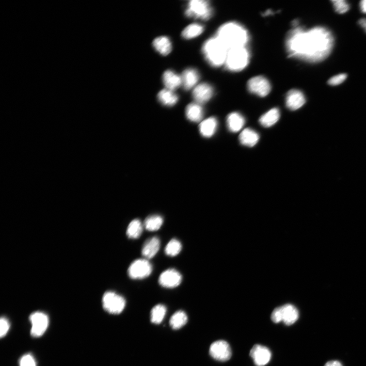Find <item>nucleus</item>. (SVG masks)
Returning a JSON list of instances; mask_svg holds the SVG:
<instances>
[{
  "label": "nucleus",
  "instance_id": "f8f14e48",
  "mask_svg": "<svg viewBox=\"0 0 366 366\" xmlns=\"http://www.w3.org/2000/svg\"><path fill=\"white\" fill-rule=\"evenodd\" d=\"M250 356L257 366H264L271 360V353L270 350L261 345L256 344L250 351Z\"/></svg>",
  "mask_w": 366,
  "mask_h": 366
},
{
  "label": "nucleus",
  "instance_id": "423d86ee",
  "mask_svg": "<svg viewBox=\"0 0 366 366\" xmlns=\"http://www.w3.org/2000/svg\"><path fill=\"white\" fill-rule=\"evenodd\" d=\"M103 307L108 312L118 315L126 306V300L122 296L114 291H107L102 298Z\"/></svg>",
  "mask_w": 366,
  "mask_h": 366
},
{
  "label": "nucleus",
  "instance_id": "39448f33",
  "mask_svg": "<svg viewBox=\"0 0 366 366\" xmlns=\"http://www.w3.org/2000/svg\"><path fill=\"white\" fill-rule=\"evenodd\" d=\"M212 8L205 0H192L188 3L185 15L190 17L208 19L211 16Z\"/></svg>",
  "mask_w": 366,
  "mask_h": 366
},
{
  "label": "nucleus",
  "instance_id": "473e14b6",
  "mask_svg": "<svg viewBox=\"0 0 366 366\" xmlns=\"http://www.w3.org/2000/svg\"><path fill=\"white\" fill-rule=\"evenodd\" d=\"M19 366H36V364L32 355L28 354L21 358Z\"/></svg>",
  "mask_w": 366,
  "mask_h": 366
},
{
  "label": "nucleus",
  "instance_id": "0eeeda50",
  "mask_svg": "<svg viewBox=\"0 0 366 366\" xmlns=\"http://www.w3.org/2000/svg\"><path fill=\"white\" fill-rule=\"evenodd\" d=\"M152 266L146 259H138L131 264L128 269L129 277L134 280L143 279L152 272Z\"/></svg>",
  "mask_w": 366,
  "mask_h": 366
},
{
  "label": "nucleus",
  "instance_id": "393cba45",
  "mask_svg": "<svg viewBox=\"0 0 366 366\" xmlns=\"http://www.w3.org/2000/svg\"><path fill=\"white\" fill-rule=\"evenodd\" d=\"M158 99L163 105L172 107L178 101V96L173 91L166 89L159 93Z\"/></svg>",
  "mask_w": 366,
  "mask_h": 366
},
{
  "label": "nucleus",
  "instance_id": "bb28decb",
  "mask_svg": "<svg viewBox=\"0 0 366 366\" xmlns=\"http://www.w3.org/2000/svg\"><path fill=\"white\" fill-rule=\"evenodd\" d=\"M143 225L139 219H134L129 223L127 235L129 239H137L139 238L143 233Z\"/></svg>",
  "mask_w": 366,
  "mask_h": 366
},
{
  "label": "nucleus",
  "instance_id": "f3484780",
  "mask_svg": "<svg viewBox=\"0 0 366 366\" xmlns=\"http://www.w3.org/2000/svg\"><path fill=\"white\" fill-rule=\"evenodd\" d=\"M226 122L229 130L236 133L242 129L244 126L245 120L242 115L234 112L228 115Z\"/></svg>",
  "mask_w": 366,
  "mask_h": 366
},
{
  "label": "nucleus",
  "instance_id": "9b49d317",
  "mask_svg": "<svg viewBox=\"0 0 366 366\" xmlns=\"http://www.w3.org/2000/svg\"><path fill=\"white\" fill-rule=\"evenodd\" d=\"M182 281V275L179 271L174 269H167L163 271L159 280V285L166 288H174L179 286Z\"/></svg>",
  "mask_w": 366,
  "mask_h": 366
},
{
  "label": "nucleus",
  "instance_id": "6ab92c4d",
  "mask_svg": "<svg viewBox=\"0 0 366 366\" xmlns=\"http://www.w3.org/2000/svg\"><path fill=\"white\" fill-rule=\"evenodd\" d=\"M181 78L184 89L189 90L196 84L200 79V75L196 70L188 68L184 71Z\"/></svg>",
  "mask_w": 366,
  "mask_h": 366
},
{
  "label": "nucleus",
  "instance_id": "a878e982",
  "mask_svg": "<svg viewBox=\"0 0 366 366\" xmlns=\"http://www.w3.org/2000/svg\"><path fill=\"white\" fill-rule=\"evenodd\" d=\"M163 223V218L158 215L148 216L145 219L144 222V228L150 232L158 231Z\"/></svg>",
  "mask_w": 366,
  "mask_h": 366
},
{
  "label": "nucleus",
  "instance_id": "dca6fc26",
  "mask_svg": "<svg viewBox=\"0 0 366 366\" xmlns=\"http://www.w3.org/2000/svg\"><path fill=\"white\" fill-rule=\"evenodd\" d=\"M160 247V241L159 237H152L146 240L143 244L142 254L146 258H152L158 253Z\"/></svg>",
  "mask_w": 366,
  "mask_h": 366
},
{
  "label": "nucleus",
  "instance_id": "4468645a",
  "mask_svg": "<svg viewBox=\"0 0 366 366\" xmlns=\"http://www.w3.org/2000/svg\"><path fill=\"white\" fill-rule=\"evenodd\" d=\"M306 102L305 97L300 90L293 89L289 91L286 97V105L288 109L296 111L303 106Z\"/></svg>",
  "mask_w": 366,
  "mask_h": 366
},
{
  "label": "nucleus",
  "instance_id": "c756f323",
  "mask_svg": "<svg viewBox=\"0 0 366 366\" xmlns=\"http://www.w3.org/2000/svg\"><path fill=\"white\" fill-rule=\"evenodd\" d=\"M166 313V307L162 304L157 305L151 310V321L156 325L160 324L163 320Z\"/></svg>",
  "mask_w": 366,
  "mask_h": 366
},
{
  "label": "nucleus",
  "instance_id": "ddd939ff",
  "mask_svg": "<svg viewBox=\"0 0 366 366\" xmlns=\"http://www.w3.org/2000/svg\"><path fill=\"white\" fill-rule=\"evenodd\" d=\"M213 89L210 85L207 83H202L194 88L192 96L196 102L200 104L210 100L213 96Z\"/></svg>",
  "mask_w": 366,
  "mask_h": 366
},
{
  "label": "nucleus",
  "instance_id": "20e7f679",
  "mask_svg": "<svg viewBox=\"0 0 366 366\" xmlns=\"http://www.w3.org/2000/svg\"><path fill=\"white\" fill-rule=\"evenodd\" d=\"M249 54L245 47L229 49L225 65L229 70L237 72L244 69L248 64Z\"/></svg>",
  "mask_w": 366,
  "mask_h": 366
},
{
  "label": "nucleus",
  "instance_id": "f704fd0d",
  "mask_svg": "<svg viewBox=\"0 0 366 366\" xmlns=\"http://www.w3.org/2000/svg\"><path fill=\"white\" fill-rule=\"evenodd\" d=\"M0 326H1V331H0V336L2 338L7 334L9 329V323L7 319L5 318H2L0 320Z\"/></svg>",
  "mask_w": 366,
  "mask_h": 366
},
{
  "label": "nucleus",
  "instance_id": "412c9836",
  "mask_svg": "<svg viewBox=\"0 0 366 366\" xmlns=\"http://www.w3.org/2000/svg\"><path fill=\"white\" fill-rule=\"evenodd\" d=\"M187 118L193 122H199L204 116V110L200 104L192 103L188 105L186 109Z\"/></svg>",
  "mask_w": 366,
  "mask_h": 366
},
{
  "label": "nucleus",
  "instance_id": "58836bf2",
  "mask_svg": "<svg viewBox=\"0 0 366 366\" xmlns=\"http://www.w3.org/2000/svg\"><path fill=\"white\" fill-rule=\"evenodd\" d=\"M359 24L363 28H366V19H362L359 21Z\"/></svg>",
  "mask_w": 366,
  "mask_h": 366
},
{
  "label": "nucleus",
  "instance_id": "ea45409f",
  "mask_svg": "<svg viewBox=\"0 0 366 366\" xmlns=\"http://www.w3.org/2000/svg\"></svg>",
  "mask_w": 366,
  "mask_h": 366
},
{
  "label": "nucleus",
  "instance_id": "72a5a7b5",
  "mask_svg": "<svg viewBox=\"0 0 366 366\" xmlns=\"http://www.w3.org/2000/svg\"><path fill=\"white\" fill-rule=\"evenodd\" d=\"M347 75L344 73L334 76L328 80V84L331 86L339 85L347 79Z\"/></svg>",
  "mask_w": 366,
  "mask_h": 366
},
{
  "label": "nucleus",
  "instance_id": "9d476101",
  "mask_svg": "<svg viewBox=\"0 0 366 366\" xmlns=\"http://www.w3.org/2000/svg\"><path fill=\"white\" fill-rule=\"evenodd\" d=\"M249 91L260 97H265L270 93L271 87L269 81L265 77L257 76L248 82Z\"/></svg>",
  "mask_w": 366,
  "mask_h": 366
},
{
  "label": "nucleus",
  "instance_id": "a211bd4d",
  "mask_svg": "<svg viewBox=\"0 0 366 366\" xmlns=\"http://www.w3.org/2000/svg\"><path fill=\"white\" fill-rule=\"evenodd\" d=\"M163 81L167 89L174 91L182 83V78L172 70L166 71L163 75Z\"/></svg>",
  "mask_w": 366,
  "mask_h": 366
},
{
  "label": "nucleus",
  "instance_id": "7ed1b4c3",
  "mask_svg": "<svg viewBox=\"0 0 366 366\" xmlns=\"http://www.w3.org/2000/svg\"><path fill=\"white\" fill-rule=\"evenodd\" d=\"M228 49L217 37L209 39L203 48L204 55L208 64L214 67L225 64Z\"/></svg>",
  "mask_w": 366,
  "mask_h": 366
},
{
  "label": "nucleus",
  "instance_id": "f257e3e1",
  "mask_svg": "<svg viewBox=\"0 0 366 366\" xmlns=\"http://www.w3.org/2000/svg\"><path fill=\"white\" fill-rule=\"evenodd\" d=\"M334 45L328 29L317 27L309 30L297 28L289 32L286 48L290 56L309 63H318L330 55Z\"/></svg>",
  "mask_w": 366,
  "mask_h": 366
},
{
  "label": "nucleus",
  "instance_id": "2f4dec72",
  "mask_svg": "<svg viewBox=\"0 0 366 366\" xmlns=\"http://www.w3.org/2000/svg\"><path fill=\"white\" fill-rule=\"evenodd\" d=\"M332 2L335 11L339 14L346 13L350 10L349 4L344 0H334Z\"/></svg>",
  "mask_w": 366,
  "mask_h": 366
},
{
  "label": "nucleus",
  "instance_id": "f03ea898",
  "mask_svg": "<svg viewBox=\"0 0 366 366\" xmlns=\"http://www.w3.org/2000/svg\"><path fill=\"white\" fill-rule=\"evenodd\" d=\"M216 37L229 49L245 47L248 41L247 31L236 23H227L217 31Z\"/></svg>",
  "mask_w": 366,
  "mask_h": 366
},
{
  "label": "nucleus",
  "instance_id": "7c9ffc66",
  "mask_svg": "<svg viewBox=\"0 0 366 366\" xmlns=\"http://www.w3.org/2000/svg\"><path fill=\"white\" fill-rule=\"evenodd\" d=\"M182 244L178 239H172L165 248V253L167 256H175L181 252Z\"/></svg>",
  "mask_w": 366,
  "mask_h": 366
},
{
  "label": "nucleus",
  "instance_id": "1a4fd4ad",
  "mask_svg": "<svg viewBox=\"0 0 366 366\" xmlns=\"http://www.w3.org/2000/svg\"><path fill=\"white\" fill-rule=\"evenodd\" d=\"M211 356L220 362H226L232 357V350L229 344L224 340H218L211 344L209 350Z\"/></svg>",
  "mask_w": 366,
  "mask_h": 366
},
{
  "label": "nucleus",
  "instance_id": "cd10ccee",
  "mask_svg": "<svg viewBox=\"0 0 366 366\" xmlns=\"http://www.w3.org/2000/svg\"><path fill=\"white\" fill-rule=\"evenodd\" d=\"M187 320L188 318L185 312L183 311H178L174 314L170 319V323L173 329L177 330L185 326Z\"/></svg>",
  "mask_w": 366,
  "mask_h": 366
},
{
  "label": "nucleus",
  "instance_id": "2eb2a0df",
  "mask_svg": "<svg viewBox=\"0 0 366 366\" xmlns=\"http://www.w3.org/2000/svg\"><path fill=\"white\" fill-rule=\"evenodd\" d=\"M281 321L287 326L295 323L299 318V313L297 308L291 304L280 307Z\"/></svg>",
  "mask_w": 366,
  "mask_h": 366
},
{
  "label": "nucleus",
  "instance_id": "e433bc0d",
  "mask_svg": "<svg viewBox=\"0 0 366 366\" xmlns=\"http://www.w3.org/2000/svg\"><path fill=\"white\" fill-rule=\"evenodd\" d=\"M325 366H343L338 361H332L327 363Z\"/></svg>",
  "mask_w": 366,
  "mask_h": 366
},
{
  "label": "nucleus",
  "instance_id": "aec40b11",
  "mask_svg": "<svg viewBox=\"0 0 366 366\" xmlns=\"http://www.w3.org/2000/svg\"><path fill=\"white\" fill-rule=\"evenodd\" d=\"M218 127V121L214 117L207 118L200 125V132L203 137L210 138L213 136Z\"/></svg>",
  "mask_w": 366,
  "mask_h": 366
},
{
  "label": "nucleus",
  "instance_id": "c9c22d12",
  "mask_svg": "<svg viewBox=\"0 0 366 366\" xmlns=\"http://www.w3.org/2000/svg\"><path fill=\"white\" fill-rule=\"evenodd\" d=\"M271 319L276 323L281 322L280 307L275 309L271 315Z\"/></svg>",
  "mask_w": 366,
  "mask_h": 366
},
{
  "label": "nucleus",
  "instance_id": "4be33fe9",
  "mask_svg": "<svg viewBox=\"0 0 366 366\" xmlns=\"http://www.w3.org/2000/svg\"><path fill=\"white\" fill-rule=\"evenodd\" d=\"M259 140L258 134L255 130L246 128L244 129L239 136V140L243 145L253 147L258 143Z\"/></svg>",
  "mask_w": 366,
  "mask_h": 366
},
{
  "label": "nucleus",
  "instance_id": "b1692460",
  "mask_svg": "<svg viewBox=\"0 0 366 366\" xmlns=\"http://www.w3.org/2000/svg\"><path fill=\"white\" fill-rule=\"evenodd\" d=\"M155 49L163 56L169 55L172 50V44L168 37L161 36L156 38L153 43Z\"/></svg>",
  "mask_w": 366,
  "mask_h": 366
},
{
  "label": "nucleus",
  "instance_id": "4c0bfd02",
  "mask_svg": "<svg viewBox=\"0 0 366 366\" xmlns=\"http://www.w3.org/2000/svg\"><path fill=\"white\" fill-rule=\"evenodd\" d=\"M360 5L362 12L366 14V0H363V1H362Z\"/></svg>",
  "mask_w": 366,
  "mask_h": 366
},
{
  "label": "nucleus",
  "instance_id": "5701e85b",
  "mask_svg": "<svg viewBox=\"0 0 366 366\" xmlns=\"http://www.w3.org/2000/svg\"><path fill=\"white\" fill-rule=\"evenodd\" d=\"M280 113L279 109L273 108L261 116L259 119L260 124L265 127L273 126L279 120Z\"/></svg>",
  "mask_w": 366,
  "mask_h": 366
},
{
  "label": "nucleus",
  "instance_id": "c85d7f7f",
  "mask_svg": "<svg viewBox=\"0 0 366 366\" xmlns=\"http://www.w3.org/2000/svg\"><path fill=\"white\" fill-rule=\"evenodd\" d=\"M204 30V27L200 24H191L185 28L183 31L182 35L185 39H192L201 35Z\"/></svg>",
  "mask_w": 366,
  "mask_h": 366
},
{
  "label": "nucleus",
  "instance_id": "6e6552de",
  "mask_svg": "<svg viewBox=\"0 0 366 366\" xmlns=\"http://www.w3.org/2000/svg\"><path fill=\"white\" fill-rule=\"evenodd\" d=\"M31 323V334L34 337L43 335L48 326V318L45 313L41 312L33 313L30 317Z\"/></svg>",
  "mask_w": 366,
  "mask_h": 366
}]
</instances>
